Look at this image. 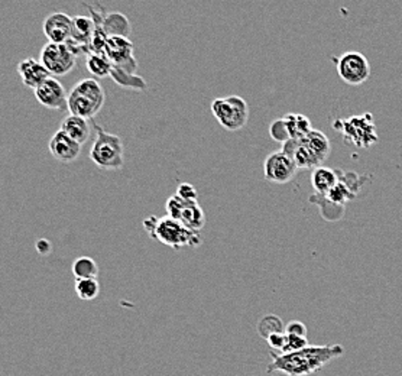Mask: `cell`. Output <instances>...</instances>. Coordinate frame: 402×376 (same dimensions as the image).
<instances>
[{
    "instance_id": "obj_1",
    "label": "cell",
    "mask_w": 402,
    "mask_h": 376,
    "mask_svg": "<svg viewBox=\"0 0 402 376\" xmlns=\"http://www.w3.org/2000/svg\"><path fill=\"white\" fill-rule=\"evenodd\" d=\"M344 355L342 345L307 346L293 353L271 352L272 362L266 366L268 373H284L287 376H310L323 369L335 359Z\"/></svg>"
},
{
    "instance_id": "obj_2",
    "label": "cell",
    "mask_w": 402,
    "mask_h": 376,
    "mask_svg": "<svg viewBox=\"0 0 402 376\" xmlns=\"http://www.w3.org/2000/svg\"><path fill=\"white\" fill-rule=\"evenodd\" d=\"M143 229L149 237L177 250L185 247H198L203 243L201 232L192 230L170 216L146 217L143 220Z\"/></svg>"
},
{
    "instance_id": "obj_3",
    "label": "cell",
    "mask_w": 402,
    "mask_h": 376,
    "mask_svg": "<svg viewBox=\"0 0 402 376\" xmlns=\"http://www.w3.org/2000/svg\"><path fill=\"white\" fill-rule=\"evenodd\" d=\"M330 141L329 138L320 131L313 129L310 135H307L301 141L290 139L283 145V152L294 159L298 170H315L325 162L330 155Z\"/></svg>"
},
{
    "instance_id": "obj_4",
    "label": "cell",
    "mask_w": 402,
    "mask_h": 376,
    "mask_svg": "<svg viewBox=\"0 0 402 376\" xmlns=\"http://www.w3.org/2000/svg\"><path fill=\"white\" fill-rule=\"evenodd\" d=\"M104 90L97 78L80 80L68 93V112L72 116L92 120L103 107Z\"/></svg>"
},
{
    "instance_id": "obj_5",
    "label": "cell",
    "mask_w": 402,
    "mask_h": 376,
    "mask_svg": "<svg viewBox=\"0 0 402 376\" xmlns=\"http://www.w3.org/2000/svg\"><path fill=\"white\" fill-rule=\"evenodd\" d=\"M96 128V139L90 149V159L102 170H120L125 163V146L117 135L106 132L99 124Z\"/></svg>"
},
{
    "instance_id": "obj_6",
    "label": "cell",
    "mask_w": 402,
    "mask_h": 376,
    "mask_svg": "<svg viewBox=\"0 0 402 376\" xmlns=\"http://www.w3.org/2000/svg\"><path fill=\"white\" fill-rule=\"evenodd\" d=\"M210 109L220 127L230 132L245 128L249 120V106L240 96L219 97L213 100Z\"/></svg>"
},
{
    "instance_id": "obj_7",
    "label": "cell",
    "mask_w": 402,
    "mask_h": 376,
    "mask_svg": "<svg viewBox=\"0 0 402 376\" xmlns=\"http://www.w3.org/2000/svg\"><path fill=\"white\" fill-rule=\"evenodd\" d=\"M167 216L181 222L192 230L201 232L206 225V213L198 201H185L177 194L171 195L165 204Z\"/></svg>"
},
{
    "instance_id": "obj_8",
    "label": "cell",
    "mask_w": 402,
    "mask_h": 376,
    "mask_svg": "<svg viewBox=\"0 0 402 376\" xmlns=\"http://www.w3.org/2000/svg\"><path fill=\"white\" fill-rule=\"evenodd\" d=\"M336 65L340 78L350 86L364 85L371 75V65L368 58L357 51L344 53L337 58Z\"/></svg>"
},
{
    "instance_id": "obj_9",
    "label": "cell",
    "mask_w": 402,
    "mask_h": 376,
    "mask_svg": "<svg viewBox=\"0 0 402 376\" xmlns=\"http://www.w3.org/2000/svg\"><path fill=\"white\" fill-rule=\"evenodd\" d=\"M104 55L112 64L131 75H136L138 63L135 60V47L129 38L109 36L104 48Z\"/></svg>"
},
{
    "instance_id": "obj_10",
    "label": "cell",
    "mask_w": 402,
    "mask_h": 376,
    "mask_svg": "<svg viewBox=\"0 0 402 376\" xmlns=\"http://www.w3.org/2000/svg\"><path fill=\"white\" fill-rule=\"evenodd\" d=\"M75 53L65 44H45L41 50V63L53 77H64L75 67Z\"/></svg>"
},
{
    "instance_id": "obj_11",
    "label": "cell",
    "mask_w": 402,
    "mask_h": 376,
    "mask_svg": "<svg viewBox=\"0 0 402 376\" xmlns=\"http://www.w3.org/2000/svg\"><path fill=\"white\" fill-rule=\"evenodd\" d=\"M298 171V166L291 156L283 151L272 152L264 162L265 180L275 184L290 183Z\"/></svg>"
},
{
    "instance_id": "obj_12",
    "label": "cell",
    "mask_w": 402,
    "mask_h": 376,
    "mask_svg": "<svg viewBox=\"0 0 402 376\" xmlns=\"http://www.w3.org/2000/svg\"><path fill=\"white\" fill-rule=\"evenodd\" d=\"M36 100L47 109L68 110V93L55 77H50L33 90Z\"/></svg>"
},
{
    "instance_id": "obj_13",
    "label": "cell",
    "mask_w": 402,
    "mask_h": 376,
    "mask_svg": "<svg viewBox=\"0 0 402 376\" xmlns=\"http://www.w3.org/2000/svg\"><path fill=\"white\" fill-rule=\"evenodd\" d=\"M43 29L51 44L68 45L72 39V18L64 12H54L45 18Z\"/></svg>"
},
{
    "instance_id": "obj_14",
    "label": "cell",
    "mask_w": 402,
    "mask_h": 376,
    "mask_svg": "<svg viewBox=\"0 0 402 376\" xmlns=\"http://www.w3.org/2000/svg\"><path fill=\"white\" fill-rule=\"evenodd\" d=\"M50 152L51 155L63 163L74 162L80 154H82V145L77 144L72 138H70L63 131H58L50 139Z\"/></svg>"
},
{
    "instance_id": "obj_15",
    "label": "cell",
    "mask_w": 402,
    "mask_h": 376,
    "mask_svg": "<svg viewBox=\"0 0 402 376\" xmlns=\"http://www.w3.org/2000/svg\"><path fill=\"white\" fill-rule=\"evenodd\" d=\"M18 72L23 85L32 90L39 87L45 80L53 77L41 61L35 58H25L18 64Z\"/></svg>"
},
{
    "instance_id": "obj_16",
    "label": "cell",
    "mask_w": 402,
    "mask_h": 376,
    "mask_svg": "<svg viewBox=\"0 0 402 376\" xmlns=\"http://www.w3.org/2000/svg\"><path fill=\"white\" fill-rule=\"evenodd\" d=\"M60 131H63L64 134H67L70 138H72L77 144L85 145L92 135V127L89 120L78 117V116H67L63 123Z\"/></svg>"
},
{
    "instance_id": "obj_17",
    "label": "cell",
    "mask_w": 402,
    "mask_h": 376,
    "mask_svg": "<svg viewBox=\"0 0 402 376\" xmlns=\"http://www.w3.org/2000/svg\"><path fill=\"white\" fill-rule=\"evenodd\" d=\"M311 184L317 194L327 197L335 190V187L339 184L336 171L332 168H327V166H318V168L313 170Z\"/></svg>"
},
{
    "instance_id": "obj_18",
    "label": "cell",
    "mask_w": 402,
    "mask_h": 376,
    "mask_svg": "<svg viewBox=\"0 0 402 376\" xmlns=\"http://www.w3.org/2000/svg\"><path fill=\"white\" fill-rule=\"evenodd\" d=\"M103 29L109 36H124L128 38L131 33L129 19L120 12H110L104 16Z\"/></svg>"
},
{
    "instance_id": "obj_19",
    "label": "cell",
    "mask_w": 402,
    "mask_h": 376,
    "mask_svg": "<svg viewBox=\"0 0 402 376\" xmlns=\"http://www.w3.org/2000/svg\"><path fill=\"white\" fill-rule=\"evenodd\" d=\"M283 119H284V122L287 124L290 138L293 141H301L307 135H310V132L313 131L310 119L307 116H304V114L290 113V114H286Z\"/></svg>"
},
{
    "instance_id": "obj_20",
    "label": "cell",
    "mask_w": 402,
    "mask_h": 376,
    "mask_svg": "<svg viewBox=\"0 0 402 376\" xmlns=\"http://www.w3.org/2000/svg\"><path fill=\"white\" fill-rule=\"evenodd\" d=\"M86 65H87L89 72L94 75L96 78L110 77L113 67H114L106 55H100V54H89Z\"/></svg>"
},
{
    "instance_id": "obj_21",
    "label": "cell",
    "mask_w": 402,
    "mask_h": 376,
    "mask_svg": "<svg viewBox=\"0 0 402 376\" xmlns=\"http://www.w3.org/2000/svg\"><path fill=\"white\" fill-rule=\"evenodd\" d=\"M71 271L75 279H90V278H97L99 275V267L96 261L90 257H82L75 259Z\"/></svg>"
},
{
    "instance_id": "obj_22",
    "label": "cell",
    "mask_w": 402,
    "mask_h": 376,
    "mask_svg": "<svg viewBox=\"0 0 402 376\" xmlns=\"http://www.w3.org/2000/svg\"><path fill=\"white\" fill-rule=\"evenodd\" d=\"M75 294L83 301H93L100 294V284L96 278L75 279Z\"/></svg>"
},
{
    "instance_id": "obj_23",
    "label": "cell",
    "mask_w": 402,
    "mask_h": 376,
    "mask_svg": "<svg viewBox=\"0 0 402 376\" xmlns=\"http://www.w3.org/2000/svg\"><path fill=\"white\" fill-rule=\"evenodd\" d=\"M258 333L262 339H268L269 336L275 333H286V326L278 316L275 314H268L264 316L259 323H258Z\"/></svg>"
},
{
    "instance_id": "obj_24",
    "label": "cell",
    "mask_w": 402,
    "mask_h": 376,
    "mask_svg": "<svg viewBox=\"0 0 402 376\" xmlns=\"http://www.w3.org/2000/svg\"><path fill=\"white\" fill-rule=\"evenodd\" d=\"M269 135L273 141L276 142H288L291 138H290V134H288V129H287V124L284 122V119H276L271 123V127H269Z\"/></svg>"
},
{
    "instance_id": "obj_25",
    "label": "cell",
    "mask_w": 402,
    "mask_h": 376,
    "mask_svg": "<svg viewBox=\"0 0 402 376\" xmlns=\"http://www.w3.org/2000/svg\"><path fill=\"white\" fill-rule=\"evenodd\" d=\"M310 346L307 338H300V336H291V334H287V345L283 350V355L287 353H293V352H298L304 348Z\"/></svg>"
},
{
    "instance_id": "obj_26",
    "label": "cell",
    "mask_w": 402,
    "mask_h": 376,
    "mask_svg": "<svg viewBox=\"0 0 402 376\" xmlns=\"http://www.w3.org/2000/svg\"><path fill=\"white\" fill-rule=\"evenodd\" d=\"M266 343H268V346L271 348L272 352L283 353V350L287 345V334L286 333H275L266 339Z\"/></svg>"
},
{
    "instance_id": "obj_27",
    "label": "cell",
    "mask_w": 402,
    "mask_h": 376,
    "mask_svg": "<svg viewBox=\"0 0 402 376\" xmlns=\"http://www.w3.org/2000/svg\"><path fill=\"white\" fill-rule=\"evenodd\" d=\"M175 194L185 201H197V190L194 188L192 184H188V183L180 184Z\"/></svg>"
},
{
    "instance_id": "obj_28",
    "label": "cell",
    "mask_w": 402,
    "mask_h": 376,
    "mask_svg": "<svg viewBox=\"0 0 402 376\" xmlns=\"http://www.w3.org/2000/svg\"><path fill=\"white\" fill-rule=\"evenodd\" d=\"M286 334H291V336H300L307 338V327L304 323L293 320L286 326Z\"/></svg>"
},
{
    "instance_id": "obj_29",
    "label": "cell",
    "mask_w": 402,
    "mask_h": 376,
    "mask_svg": "<svg viewBox=\"0 0 402 376\" xmlns=\"http://www.w3.org/2000/svg\"><path fill=\"white\" fill-rule=\"evenodd\" d=\"M35 247H36V252L39 254V255H43V257H45V255H48L50 252H51V242L50 240H47V239H39L38 242H36V245H35Z\"/></svg>"
}]
</instances>
